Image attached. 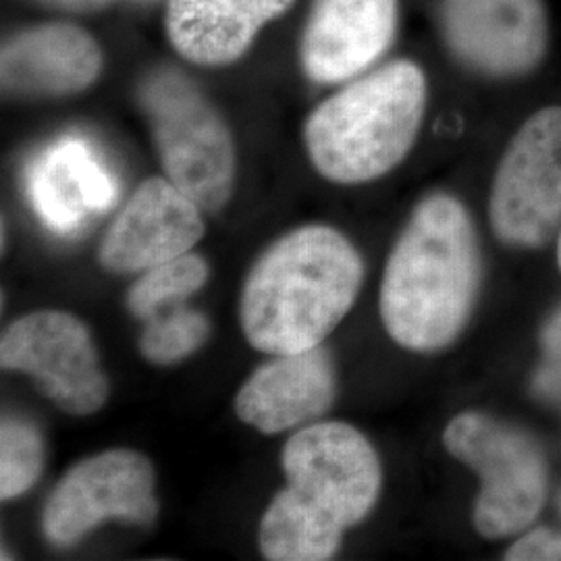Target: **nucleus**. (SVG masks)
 I'll use <instances>...</instances> for the list:
<instances>
[{
  "label": "nucleus",
  "instance_id": "2",
  "mask_svg": "<svg viewBox=\"0 0 561 561\" xmlns=\"http://www.w3.org/2000/svg\"><path fill=\"white\" fill-rule=\"evenodd\" d=\"M364 262L329 225H306L273 241L243 280V337L262 354L319 347L360 294Z\"/></svg>",
  "mask_w": 561,
  "mask_h": 561
},
{
  "label": "nucleus",
  "instance_id": "7",
  "mask_svg": "<svg viewBox=\"0 0 561 561\" xmlns=\"http://www.w3.org/2000/svg\"><path fill=\"white\" fill-rule=\"evenodd\" d=\"M159 518L157 472L134 449H108L71 466L42 512L44 539L73 547L106 522L152 526Z\"/></svg>",
  "mask_w": 561,
  "mask_h": 561
},
{
  "label": "nucleus",
  "instance_id": "22",
  "mask_svg": "<svg viewBox=\"0 0 561 561\" xmlns=\"http://www.w3.org/2000/svg\"><path fill=\"white\" fill-rule=\"evenodd\" d=\"M44 4L65 9V11H94L106 7L111 0H41Z\"/></svg>",
  "mask_w": 561,
  "mask_h": 561
},
{
  "label": "nucleus",
  "instance_id": "21",
  "mask_svg": "<svg viewBox=\"0 0 561 561\" xmlns=\"http://www.w3.org/2000/svg\"><path fill=\"white\" fill-rule=\"evenodd\" d=\"M512 561H561V533L537 528L514 542L505 556Z\"/></svg>",
  "mask_w": 561,
  "mask_h": 561
},
{
  "label": "nucleus",
  "instance_id": "16",
  "mask_svg": "<svg viewBox=\"0 0 561 561\" xmlns=\"http://www.w3.org/2000/svg\"><path fill=\"white\" fill-rule=\"evenodd\" d=\"M294 0H171L167 32L175 50L198 65L240 59L268 21Z\"/></svg>",
  "mask_w": 561,
  "mask_h": 561
},
{
  "label": "nucleus",
  "instance_id": "20",
  "mask_svg": "<svg viewBox=\"0 0 561 561\" xmlns=\"http://www.w3.org/2000/svg\"><path fill=\"white\" fill-rule=\"evenodd\" d=\"M541 343L542 362L533 389L541 400L561 405V310L547 322Z\"/></svg>",
  "mask_w": 561,
  "mask_h": 561
},
{
  "label": "nucleus",
  "instance_id": "1",
  "mask_svg": "<svg viewBox=\"0 0 561 561\" xmlns=\"http://www.w3.org/2000/svg\"><path fill=\"white\" fill-rule=\"evenodd\" d=\"M280 463L287 484L262 514V558L331 560L343 533L379 500L382 472L375 447L347 422H312L287 439Z\"/></svg>",
  "mask_w": 561,
  "mask_h": 561
},
{
  "label": "nucleus",
  "instance_id": "11",
  "mask_svg": "<svg viewBox=\"0 0 561 561\" xmlns=\"http://www.w3.org/2000/svg\"><path fill=\"white\" fill-rule=\"evenodd\" d=\"M337 398V370L327 347L277 354L241 385L233 408L243 424L279 435L322 419Z\"/></svg>",
  "mask_w": 561,
  "mask_h": 561
},
{
  "label": "nucleus",
  "instance_id": "4",
  "mask_svg": "<svg viewBox=\"0 0 561 561\" xmlns=\"http://www.w3.org/2000/svg\"><path fill=\"white\" fill-rule=\"evenodd\" d=\"M426 81L408 60L345 85L319 104L304 125V141L322 178L366 183L398 167L419 136Z\"/></svg>",
  "mask_w": 561,
  "mask_h": 561
},
{
  "label": "nucleus",
  "instance_id": "19",
  "mask_svg": "<svg viewBox=\"0 0 561 561\" xmlns=\"http://www.w3.org/2000/svg\"><path fill=\"white\" fill-rule=\"evenodd\" d=\"M44 468L41 428L15 414L0 422V500L11 502L27 493Z\"/></svg>",
  "mask_w": 561,
  "mask_h": 561
},
{
  "label": "nucleus",
  "instance_id": "18",
  "mask_svg": "<svg viewBox=\"0 0 561 561\" xmlns=\"http://www.w3.org/2000/svg\"><path fill=\"white\" fill-rule=\"evenodd\" d=\"M210 333L213 327L206 314L178 304L144 321L138 347L144 360L154 366H173L202 350Z\"/></svg>",
  "mask_w": 561,
  "mask_h": 561
},
{
  "label": "nucleus",
  "instance_id": "6",
  "mask_svg": "<svg viewBox=\"0 0 561 561\" xmlns=\"http://www.w3.org/2000/svg\"><path fill=\"white\" fill-rule=\"evenodd\" d=\"M445 449L481 477L474 526L486 539L518 535L547 500V463L539 443L481 412H463L443 433Z\"/></svg>",
  "mask_w": 561,
  "mask_h": 561
},
{
  "label": "nucleus",
  "instance_id": "10",
  "mask_svg": "<svg viewBox=\"0 0 561 561\" xmlns=\"http://www.w3.org/2000/svg\"><path fill=\"white\" fill-rule=\"evenodd\" d=\"M201 206L167 178L141 183L108 225L99 248L102 268L134 275L192 252L204 238Z\"/></svg>",
  "mask_w": 561,
  "mask_h": 561
},
{
  "label": "nucleus",
  "instance_id": "8",
  "mask_svg": "<svg viewBox=\"0 0 561 561\" xmlns=\"http://www.w3.org/2000/svg\"><path fill=\"white\" fill-rule=\"evenodd\" d=\"M0 366L27 375L69 416H92L111 396L90 329L65 310H36L9 324L0 340Z\"/></svg>",
  "mask_w": 561,
  "mask_h": 561
},
{
  "label": "nucleus",
  "instance_id": "15",
  "mask_svg": "<svg viewBox=\"0 0 561 561\" xmlns=\"http://www.w3.org/2000/svg\"><path fill=\"white\" fill-rule=\"evenodd\" d=\"M102 69L101 48L69 23L41 25L2 48V88L15 96H69L85 90Z\"/></svg>",
  "mask_w": 561,
  "mask_h": 561
},
{
  "label": "nucleus",
  "instance_id": "23",
  "mask_svg": "<svg viewBox=\"0 0 561 561\" xmlns=\"http://www.w3.org/2000/svg\"><path fill=\"white\" fill-rule=\"evenodd\" d=\"M558 264H560V268H561V233H560V243H558Z\"/></svg>",
  "mask_w": 561,
  "mask_h": 561
},
{
  "label": "nucleus",
  "instance_id": "13",
  "mask_svg": "<svg viewBox=\"0 0 561 561\" xmlns=\"http://www.w3.org/2000/svg\"><path fill=\"white\" fill-rule=\"evenodd\" d=\"M398 0H314L304 32L301 60L319 83L366 71L393 42Z\"/></svg>",
  "mask_w": 561,
  "mask_h": 561
},
{
  "label": "nucleus",
  "instance_id": "12",
  "mask_svg": "<svg viewBox=\"0 0 561 561\" xmlns=\"http://www.w3.org/2000/svg\"><path fill=\"white\" fill-rule=\"evenodd\" d=\"M443 23L451 48L486 73H524L545 50L541 0H445Z\"/></svg>",
  "mask_w": 561,
  "mask_h": 561
},
{
  "label": "nucleus",
  "instance_id": "5",
  "mask_svg": "<svg viewBox=\"0 0 561 561\" xmlns=\"http://www.w3.org/2000/svg\"><path fill=\"white\" fill-rule=\"evenodd\" d=\"M140 102L167 180L215 215L236 190V144L227 123L194 81L161 71L141 85Z\"/></svg>",
  "mask_w": 561,
  "mask_h": 561
},
{
  "label": "nucleus",
  "instance_id": "17",
  "mask_svg": "<svg viewBox=\"0 0 561 561\" xmlns=\"http://www.w3.org/2000/svg\"><path fill=\"white\" fill-rule=\"evenodd\" d=\"M208 262L187 252L140 273L125 296V306L138 321H148L164 308L185 304L208 283Z\"/></svg>",
  "mask_w": 561,
  "mask_h": 561
},
{
  "label": "nucleus",
  "instance_id": "14",
  "mask_svg": "<svg viewBox=\"0 0 561 561\" xmlns=\"http://www.w3.org/2000/svg\"><path fill=\"white\" fill-rule=\"evenodd\" d=\"M27 196L50 231L71 236L90 215L115 204L117 181L88 141L67 136L30 164Z\"/></svg>",
  "mask_w": 561,
  "mask_h": 561
},
{
  "label": "nucleus",
  "instance_id": "9",
  "mask_svg": "<svg viewBox=\"0 0 561 561\" xmlns=\"http://www.w3.org/2000/svg\"><path fill=\"white\" fill-rule=\"evenodd\" d=\"M489 219L500 240L537 248L561 221V108L533 115L497 169Z\"/></svg>",
  "mask_w": 561,
  "mask_h": 561
},
{
  "label": "nucleus",
  "instance_id": "3",
  "mask_svg": "<svg viewBox=\"0 0 561 561\" xmlns=\"http://www.w3.org/2000/svg\"><path fill=\"white\" fill-rule=\"evenodd\" d=\"M481 283L470 215L445 194L419 204L396 241L381 283L382 324L412 352H437L461 333Z\"/></svg>",
  "mask_w": 561,
  "mask_h": 561
}]
</instances>
